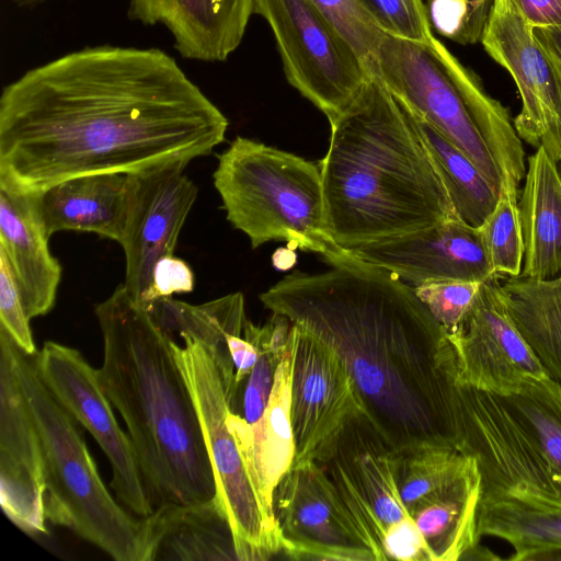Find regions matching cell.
I'll return each mask as SVG.
<instances>
[{"label":"cell","mask_w":561,"mask_h":561,"mask_svg":"<svg viewBox=\"0 0 561 561\" xmlns=\"http://www.w3.org/2000/svg\"><path fill=\"white\" fill-rule=\"evenodd\" d=\"M229 122L159 48L84 47L26 71L0 96V182L39 193L93 173L190 163Z\"/></svg>","instance_id":"cell-1"},{"label":"cell","mask_w":561,"mask_h":561,"mask_svg":"<svg viewBox=\"0 0 561 561\" xmlns=\"http://www.w3.org/2000/svg\"><path fill=\"white\" fill-rule=\"evenodd\" d=\"M330 266L295 270L259 298L340 355L365 415L397 451L461 449V385L445 328L414 287L388 271L350 252Z\"/></svg>","instance_id":"cell-2"},{"label":"cell","mask_w":561,"mask_h":561,"mask_svg":"<svg viewBox=\"0 0 561 561\" xmlns=\"http://www.w3.org/2000/svg\"><path fill=\"white\" fill-rule=\"evenodd\" d=\"M327 231L348 249L459 219L409 108L373 75L330 124Z\"/></svg>","instance_id":"cell-3"},{"label":"cell","mask_w":561,"mask_h":561,"mask_svg":"<svg viewBox=\"0 0 561 561\" xmlns=\"http://www.w3.org/2000/svg\"><path fill=\"white\" fill-rule=\"evenodd\" d=\"M95 316L103 337L99 382L124 419L152 506L213 499L214 469L173 337L123 284Z\"/></svg>","instance_id":"cell-4"},{"label":"cell","mask_w":561,"mask_h":561,"mask_svg":"<svg viewBox=\"0 0 561 561\" xmlns=\"http://www.w3.org/2000/svg\"><path fill=\"white\" fill-rule=\"evenodd\" d=\"M371 75L460 149L500 194H518L525 152L507 108L435 35L414 42L383 33Z\"/></svg>","instance_id":"cell-5"},{"label":"cell","mask_w":561,"mask_h":561,"mask_svg":"<svg viewBox=\"0 0 561 561\" xmlns=\"http://www.w3.org/2000/svg\"><path fill=\"white\" fill-rule=\"evenodd\" d=\"M12 352L41 440L46 520L71 529L116 561H144V519L131 517L107 491L81 425L44 382L35 354L13 339Z\"/></svg>","instance_id":"cell-6"},{"label":"cell","mask_w":561,"mask_h":561,"mask_svg":"<svg viewBox=\"0 0 561 561\" xmlns=\"http://www.w3.org/2000/svg\"><path fill=\"white\" fill-rule=\"evenodd\" d=\"M228 221L255 249L284 240L331 265L348 251L329 236L319 162L238 136L213 174Z\"/></svg>","instance_id":"cell-7"},{"label":"cell","mask_w":561,"mask_h":561,"mask_svg":"<svg viewBox=\"0 0 561 561\" xmlns=\"http://www.w3.org/2000/svg\"><path fill=\"white\" fill-rule=\"evenodd\" d=\"M173 340L175 360L193 398L214 469L216 495L233 531L239 561L268 560L283 552V538L274 510L255 489L227 419L229 402L222 374L211 352L187 334Z\"/></svg>","instance_id":"cell-8"},{"label":"cell","mask_w":561,"mask_h":561,"mask_svg":"<svg viewBox=\"0 0 561 561\" xmlns=\"http://www.w3.org/2000/svg\"><path fill=\"white\" fill-rule=\"evenodd\" d=\"M270 25L287 82L331 124L373 76L312 0H254Z\"/></svg>","instance_id":"cell-9"},{"label":"cell","mask_w":561,"mask_h":561,"mask_svg":"<svg viewBox=\"0 0 561 561\" xmlns=\"http://www.w3.org/2000/svg\"><path fill=\"white\" fill-rule=\"evenodd\" d=\"M462 451L481 474L480 502L560 510L561 488L537 443L504 399L461 386Z\"/></svg>","instance_id":"cell-10"},{"label":"cell","mask_w":561,"mask_h":561,"mask_svg":"<svg viewBox=\"0 0 561 561\" xmlns=\"http://www.w3.org/2000/svg\"><path fill=\"white\" fill-rule=\"evenodd\" d=\"M322 466L362 542L375 561L386 560V530L410 516L397 485V450L363 412L346 425Z\"/></svg>","instance_id":"cell-11"},{"label":"cell","mask_w":561,"mask_h":561,"mask_svg":"<svg viewBox=\"0 0 561 561\" xmlns=\"http://www.w3.org/2000/svg\"><path fill=\"white\" fill-rule=\"evenodd\" d=\"M35 360L48 389L107 457L112 468L110 485L117 499L141 518L150 515L154 507L134 444L116 421L113 405L99 382L98 370L76 348L53 341L35 353Z\"/></svg>","instance_id":"cell-12"},{"label":"cell","mask_w":561,"mask_h":561,"mask_svg":"<svg viewBox=\"0 0 561 561\" xmlns=\"http://www.w3.org/2000/svg\"><path fill=\"white\" fill-rule=\"evenodd\" d=\"M293 334L289 411L295 445L293 465L308 461L323 465L346 425L364 409L340 355L295 324Z\"/></svg>","instance_id":"cell-13"},{"label":"cell","mask_w":561,"mask_h":561,"mask_svg":"<svg viewBox=\"0 0 561 561\" xmlns=\"http://www.w3.org/2000/svg\"><path fill=\"white\" fill-rule=\"evenodd\" d=\"M187 164L173 161L127 174L128 207L119 242L126 260L123 286L144 308L154 300L153 268L174 254L197 196L196 185L184 172Z\"/></svg>","instance_id":"cell-14"},{"label":"cell","mask_w":561,"mask_h":561,"mask_svg":"<svg viewBox=\"0 0 561 561\" xmlns=\"http://www.w3.org/2000/svg\"><path fill=\"white\" fill-rule=\"evenodd\" d=\"M448 336L461 386L506 397L528 379L549 377L512 319L497 275L481 283L466 318Z\"/></svg>","instance_id":"cell-15"},{"label":"cell","mask_w":561,"mask_h":561,"mask_svg":"<svg viewBox=\"0 0 561 561\" xmlns=\"http://www.w3.org/2000/svg\"><path fill=\"white\" fill-rule=\"evenodd\" d=\"M273 508L283 552L288 558L375 561L352 526L322 465H293L274 491Z\"/></svg>","instance_id":"cell-16"},{"label":"cell","mask_w":561,"mask_h":561,"mask_svg":"<svg viewBox=\"0 0 561 561\" xmlns=\"http://www.w3.org/2000/svg\"><path fill=\"white\" fill-rule=\"evenodd\" d=\"M0 502L28 535L46 534L44 462L38 432L22 391L12 337L0 327Z\"/></svg>","instance_id":"cell-17"},{"label":"cell","mask_w":561,"mask_h":561,"mask_svg":"<svg viewBox=\"0 0 561 561\" xmlns=\"http://www.w3.org/2000/svg\"><path fill=\"white\" fill-rule=\"evenodd\" d=\"M346 250L412 286L433 280L483 283L496 275L480 229L460 219Z\"/></svg>","instance_id":"cell-18"},{"label":"cell","mask_w":561,"mask_h":561,"mask_svg":"<svg viewBox=\"0 0 561 561\" xmlns=\"http://www.w3.org/2000/svg\"><path fill=\"white\" fill-rule=\"evenodd\" d=\"M480 42L518 89L522 110L514 127L519 138L538 147L557 119L558 85L534 27L512 0H493Z\"/></svg>","instance_id":"cell-19"},{"label":"cell","mask_w":561,"mask_h":561,"mask_svg":"<svg viewBox=\"0 0 561 561\" xmlns=\"http://www.w3.org/2000/svg\"><path fill=\"white\" fill-rule=\"evenodd\" d=\"M128 18L164 26L186 59L225 61L239 47L254 0H129Z\"/></svg>","instance_id":"cell-20"},{"label":"cell","mask_w":561,"mask_h":561,"mask_svg":"<svg viewBox=\"0 0 561 561\" xmlns=\"http://www.w3.org/2000/svg\"><path fill=\"white\" fill-rule=\"evenodd\" d=\"M36 193L0 182V251L18 282L30 320L48 313L56 301L61 266L48 248Z\"/></svg>","instance_id":"cell-21"},{"label":"cell","mask_w":561,"mask_h":561,"mask_svg":"<svg viewBox=\"0 0 561 561\" xmlns=\"http://www.w3.org/2000/svg\"><path fill=\"white\" fill-rule=\"evenodd\" d=\"M144 519V561L238 560L228 514L220 499L196 504L164 503Z\"/></svg>","instance_id":"cell-22"},{"label":"cell","mask_w":561,"mask_h":561,"mask_svg":"<svg viewBox=\"0 0 561 561\" xmlns=\"http://www.w3.org/2000/svg\"><path fill=\"white\" fill-rule=\"evenodd\" d=\"M36 196L48 237L71 230L121 242L128 207L127 174L79 175L58 182Z\"/></svg>","instance_id":"cell-23"},{"label":"cell","mask_w":561,"mask_h":561,"mask_svg":"<svg viewBox=\"0 0 561 561\" xmlns=\"http://www.w3.org/2000/svg\"><path fill=\"white\" fill-rule=\"evenodd\" d=\"M293 324L286 352L278 365L267 407L257 422L247 425L230 412L227 423L240 447L250 478L265 504L273 508L274 491L293 466L295 445L290 423Z\"/></svg>","instance_id":"cell-24"},{"label":"cell","mask_w":561,"mask_h":561,"mask_svg":"<svg viewBox=\"0 0 561 561\" xmlns=\"http://www.w3.org/2000/svg\"><path fill=\"white\" fill-rule=\"evenodd\" d=\"M524 242L519 276L548 279L561 273V174L542 145L528 157L517 202Z\"/></svg>","instance_id":"cell-25"},{"label":"cell","mask_w":561,"mask_h":561,"mask_svg":"<svg viewBox=\"0 0 561 561\" xmlns=\"http://www.w3.org/2000/svg\"><path fill=\"white\" fill-rule=\"evenodd\" d=\"M481 474L476 459L457 477L422 499L409 513L419 527L430 561H456L480 539L477 535Z\"/></svg>","instance_id":"cell-26"},{"label":"cell","mask_w":561,"mask_h":561,"mask_svg":"<svg viewBox=\"0 0 561 561\" xmlns=\"http://www.w3.org/2000/svg\"><path fill=\"white\" fill-rule=\"evenodd\" d=\"M158 325L171 336L187 334L204 343L219 367L229 399L236 394L234 367L227 335L242 334L247 322L244 298L233 293L193 306L172 297L154 299L147 308Z\"/></svg>","instance_id":"cell-27"},{"label":"cell","mask_w":561,"mask_h":561,"mask_svg":"<svg viewBox=\"0 0 561 561\" xmlns=\"http://www.w3.org/2000/svg\"><path fill=\"white\" fill-rule=\"evenodd\" d=\"M500 288L512 319L547 375L561 382V273L548 279L510 276Z\"/></svg>","instance_id":"cell-28"},{"label":"cell","mask_w":561,"mask_h":561,"mask_svg":"<svg viewBox=\"0 0 561 561\" xmlns=\"http://www.w3.org/2000/svg\"><path fill=\"white\" fill-rule=\"evenodd\" d=\"M477 535L505 540L513 561L561 560V508L541 510L515 502H480Z\"/></svg>","instance_id":"cell-29"},{"label":"cell","mask_w":561,"mask_h":561,"mask_svg":"<svg viewBox=\"0 0 561 561\" xmlns=\"http://www.w3.org/2000/svg\"><path fill=\"white\" fill-rule=\"evenodd\" d=\"M438 170L457 217L479 228L494 210L500 192L442 133L409 110Z\"/></svg>","instance_id":"cell-30"},{"label":"cell","mask_w":561,"mask_h":561,"mask_svg":"<svg viewBox=\"0 0 561 561\" xmlns=\"http://www.w3.org/2000/svg\"><path fill=\"white\" fill-rule=\"evenodd\" d=\"M502 398L537 443L561 488V382L528 379Z\"/></svg>","instance_id":"cell-31"},{"label":"cell","mask_w":561,"mask_h":561,"mask_svg":"<svg viewBox=\"0 0 561 561\" xmlns=\"http://www.w3.org/2000/svg\"><path fill=\"white\" fill-rule=\"evenodd\" d=\"M472 460L471 455L448 445L425 444L397 451V485L408 513L426 495L460 474Z\"/></svg>","instance_id":"cell-32"},{"label":"cell","mask_w":561,"mask_h":561,"mask_svg":"<svg viewBox=\"0 0 561 561\" xmlns=\"http://www.w3.org/2000/svg\"><path fill=\"white\" fill-rule=\"evenodd\" d=\"M479 229L494 274L518 276L524 259V242L517 196L502 191L494 210Z\"/></svg>","instance_id":"cell-33"},{"label":"cell","mask_w":561,"mask_h":561,"mask_svg":"<svg viewBox=\"0 0 561 561\" xmlns=\"http://www.w3.org/2000/svg\"><path fill=\"white\" fill-rule=\"evenodd\" d=\"M347 39L371 75L373 61L383 32L363 0H312Z\"/></svg>","instance_id":"cell-34"},{"label":"cell","mask_w":561,"mask_h":561,"mask_svg":"<svg viewBox=\"0 0 561 561\" xmlns=\"http://www.w3.org/2000/svg\"><path fill=\"white\" fill-rule=\"evenodd\" d=\"M493 0H425L432 26L461 45L481 41Z\"/></svg>","instance_id":"cell-35"},{"label":"cell","mask_w":561,"mask_h":561,"mask_svg":"<svg viewBox=\"0 0 561 561\" xmlns=\"http://www.w3.org/2000/svg\"><path fill=\"white\" fill-rule=\"evenodd\" d=\"M480 285L467 280H433L413 287L433 317L450 334L466 318Z\"/></svg>","instance_id":"cell-36"},{"label":"cell","mask_w":561,"mask_h":561,"mask_svg":"<svg viewBox=\"0 0 561 561\" xmlns=\"http://www.w3.org/2000/svg\"><path fill=\"white\" fill-rule=\"evenodd\" d=\"M379 28L391 36L425 42L434 36L423 0H363Z\"/></svg>","instance_id":"cell-37"},{"label":"cell","mask_w":561,"mask_h":561,"mask_svg":"<svg viewBox=\"0 0 561 561\" xmlns=\"http://www.w3.org/2000/svg\"><path fill=\"white\" fill-rule=\"evenodd\" d=\"M0 327L4 328L15 343L27 354L36 347L30 328L21 291L5 255L0 251Z\"/></svg>","instance_id":"cell-38"},{"label":"cell","mask_w":561,"mask_h":561,"mask_svg":"<svg viewBox=\"0 0 561 561\" xmlns=\"http://www.w3.org/2000/svg\"><path fill=\"white\" fill-rule=\"evenodd\" d=\"M534 35L548 56L558 85L557 119L541 144L548 153L558 162H561V27H536Z\"/></svg>","instance_id":"cell-39"},{"label":"cell","mask_w":561,"mask_h":561,"mask_svg":"<svg viewBox=\"0 0 561 561\" xmlns=\"http://www.w3.org/2000/svg\"><path fill=\"white\" fill-rule=\"evenodd\" d=\"M383 552L386 560L430 561L424 538L411 516L386 530Z\"/></svg>","instance_id":"cell-40"},{"label":"cell","mask_w":561,"mask_h":561,"mask_svg":"<svg viewBox=\"0 0 561 561\" xmlns=\"http://www.w3.org/2000/svg\"><path fill=\"white\" fill-rule=\"evenodd\" d=\"M152 282L154 299L191 293L195 284L190 265L174 255H168L158 261L153 268Z\"/></svg>","instance_id":"cell-41"},{"label":"cell","mask_w":561,"mask_h":561,"mask_svg":"<svg viewBox=\"0 0 561 561\" xmlns=\"http://www.w3.org/2000/svg\"><path fill=\"white\" fill-rule=\"evenodd\" d=\"M227 344L234 367V386L237 398V393L240 386L250 375L252 368L256 363L259 352L255 345L243 336V333L228 334ZM233 403L230 405V408L233 405Z\"/></svg>","instance_id":"cell-42"},{"label":"cell","mask_w":561,"mask_h":561,"mask_svg":"<svg viewBox=\"0 0 561 561\" xmlns=\"http://www.w3.org/2000/svg\"><path fill=\"white\" fill-rule=\"evenodd\" d=\"M534 27H561V0H512Z\"/></svg>","instance_id":"cell-43"},{"label":"cell","mask_w":561,"mask_h":561,"mask_svg":"<svg viewBox=\"0 0 561 561\" xmlns=\"http://www.w3.org/2000/svg\"><path fill=\"white\" fill-rule=\"evenodd\" d=\"M273 265L280 270H288L296 264V253L291 248H279L272 256Z\"/></svg>","instance_id":"cell-44"},{"label":"cell","mask_w":561,"mask_h":561,"mask_svg":"<svg viewBox=\"0 0 561 561\" xmlns=\"http://www.w3.org/2000/svg\"><path fill=\"white\" fill-rule=\"evenodd\" d=\"M48 0H12L19 7L31 8L42 4Z\"/></svg>","instance_id":"cell-45"},{"label":"cell","mask_w":561,"mask_h":561,"mask_svg":"<svg viewBox=\"0 0 561 561\" xmlns=\"http://www.w3.org/2000/svg\"><path fill=\"white\" fill-rule=\"evenodd\" d=\"M558 164H559V170H560V174H561V162H560V163H558Z\"/></svg>","instance_id":"cell-46"}]
</instances>
